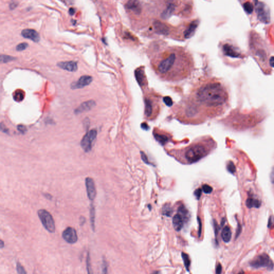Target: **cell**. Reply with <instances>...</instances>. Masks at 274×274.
Returning <instances> with one entry per match:
<instances>
[{"instance_id": "cell-21", "label": "cell", "mask_w": 274, "mask_h": 274, "mask_svg": "<svg viewBox=\"0 0 274 274\" xmlns=\"http://www.w3.org/2000/svg\"><path fill=\"white\" fill-rule=\"evenodd\" d=\"M154 137L155 138L156 140L161 145H164L169 140V138L165 135L158 134L156 133V134H155Z\"/></svg>"}, {"instance_id": "cell-42", "label": "cell", "mask_w": 274, "mask_h": 274, "mask_svg": "<svg viewBox=\"0 0 274 274\" xmlns=\"http://www.w3.org/2000/svg\"><path fill=\"white\" fill-rule=\"evenodd\" d=\"M141 128H143L145 130H148V126L146 123H142L141 124Z\"/></svg>"}, {"instance_id": "cell-31", "label": "cell", "mask_w": 274, "mask_h": 274, "mask_svg": "<svg viewBox=\"0 0 274 274\" xmlns=\"http://www.w3.org/2000/svg\"><path fill=\"white\" fill-rule=\"evenodd\" d=\"M102 273L103 274H108V265L104 259L103 260Z\"/></svg>"}, {"instance_id": "cell-28", "label": "cell", "mask_w": 274, "mask_h": 274, "mask_svg": "<svg viewBox=\"0 0 274 274\" xmlns=\"http://www.w3.org/2000/svg\"><path fill=\"white\" fill-rule=\"evenodd\" d=\"M28 44L27 43H21L18 44L16 47V50L17 51H23L25 50L28 47Z\"/></svg>"}, {"instance_id": "cell-16", "label": "cell", "mask_w": 274, "mask_h": 274, "mask_svg": "<svg viewBox=\"0 0 274 274\" xmlns=\"http://www.w3.org/2000/svg\"><path fill=\"white\" fill-rule=\"evenodd\" d=\"M172 223L176 231H180L183 227V218L180 214H176L173 217Z\"/></svg>"}, {"instance_id": "cell-11", "label": "cell", "mask_w": 274, "mask_h": 274, "mask_svg": "<svg viewBox=\"0 0 274 274\" xmlns=\"http://www.w3.org/2000/svg\"><path fill=\"white\" fill-rule=\"evenodd\" d=\"M93 80V78L90 76H81L78 81L73 82L71 85L72 89H79L81 88L86 86L88 85Z\"/></svg>"}, {"instance_id": "cell-4", "label": "cell", "mask_w": 274, "mask_h": 274, "mask_svg": "<svg viewBox=\"0 0 274 274\" xmlns=\"http://www.w3.org/2000/svg\"><path fill=\"white\" fill-rule=\"evenodd\" d=\"M38 214L44 227L49 232L54 233L55 231V224L51 214L45 209L39 210Z\"/></svg>"}, {"instance_id": "cell-9", "label": "cell", "mask_w": 274, "mask_h": 274, "mask_svg": "<svg viewBox=\"0 0 274 274\" xmlns=\"http://www.w3.org/2000/svg\"><path fill=\"white\" fill-rule=\"evenodd\" d=\"M85 185L87 196L91 201L94 200L96 195V190L94 180L90 177H87L85 180Z\"/></svg>"}, {"instance_id": "cell-38", "label": "cell", "mask_w": 274, "mask_h": 274, "mask_svg": "<svg viewBox=\"0 0 274 274\" xmlns=\"http://www.w3.org/2000/svg\"><path fill=\"white\" fill-rule=\"evenodd\" d=\"M241 231V227L240 224H238V227H237V232H236V238H237L239 236L240 234Z\"/></svg>"}, {"instance_id": "cell-5", "label": "cell", "mask_w": 274, "mask_h": 274, "mask_svg": "<svg viewBox=\"0 0 274 274\" xmlns=\"http://www.w3.org/2000/svg\"><path fill=\"white\" fill-rule=\"evenodd\" d=\"M206 153L205 148L203 146L197 145L187 150L185 157L190 162H195L202 158Z\"/></svg>"}, {"instance_id": "cell-17", "label": "cell", "mask_w": 274, "mask_h": 274, "mask_svg": "<svg viewBox=\"0 0 274 274\" xmlns=\"http://www.w3.org/2000/svg\"><path fill=\"white\" fill-rule=\"evenodd\" d=\"M231 235H232V233H231L230 227L227 226L224 227V229H223L222 233H221V237L225 243H229L231 240Z\"/></svg>"}, {"instance_id": "cell-45", "label": "cell", "mask_w": 274, "mask_h": 274, "mask_svg": "<svg viewBox=\"0 0 274 274\" xmlns=\"http://www.w3.org/2000/svg\"><path fill=\"white\" fill-rule=\"evenodd\" d=\"M4 247V242L2 240H1V243H0V247L1 248H3Z\"/></svg>"}, {"instance_id": "cell-25", "label": "cell", "mask_w": 274, "mask_h": 274, "mask_svg": "<svg viewBox=\"0 0 274 274\" xmlns=\"http://www.w3.org/2000/svg\"><path fill=\"white\" fill-rule=\"evenodd\" d=\"M245 11L248 13L251 14L253 10V5L252 3L249 2H246L243 5Z\"/></svg>"}, {"instance_id": "cell-43", "label": "cell", "mask_w": 274, "mask_h": 274, "mask_svg": "<svg viewBox=\"0 0 274 274\" xmlns=\"http://www.w3.org/2000/svg\"><path fill=\"white\" fill-rule=\"evenodd\" d=\"M273 224H274V221H273V218L271 217L269 218V223H268V227H270L273 225Z\"/></svg>"}, {"instance_id": "cell-34", "label": "cell", "mask_w": 274, "mask_h": 274, "mask_svg": "<svg viewBox=\"0 0 274 274\" xmlns=\"http://www.w3.org/2000/svg\"><path fill=\"white\" fill-rule=\"evenodd\" d=\"M17 129L19 131H20L22 133H24L26 131L27 129L26 128L25 126L23 125H19L17 126Z\"/></svg>"}, {"instance_id": "cell-20", "label": "cell", "mask_w": 274, "mask_h": 274, "mask_svg": "<svg viewBox=\"0 0 274 274\" xmlns=\"http://www.w3.org/2000/svg\"><path fill=\"white\" fill-rule=\"evenodd\" d=\"M90 221L91 227L93 231L95 232V208L93 205L90 206Z\"/></svg>"}, {"instance_id": "cell-27", "label": "cell", "mask_w": 274, "mask_h": 274, "mask_svg": "<svg viewBox=\"0 0 274 274\" xmlns=\"http://www.w3.org/2000/svg\"><path fill=\"white\" fill-rule=\"evenodd\" d=\"M227 169L231 174H234L235 171V167L234 163L230 161L227 164Z\"/></svg>"}, {"instance_id": "cell-10", "label": "cell", "mask_w": 274, "mask_h": 274, "mask_svg": "<svg viewBox=\"0 0 274 274\" xmlns=\"http://www.w3.org/2000/svg\"><path fill=\"white\" fill-rule=\"evenodd\" d=\"M223 51L224 55L232 58H240L242 56L240 52L235 47L229 43L223 45Z\"/></svg>"}, {"instance_id": "cell-8", "label": "cell", "mask_w": 274, "mask_h": 274, "mask_svg": "<svg viewBox=\"0 0 274 274\" xmlns=\"http://www.w3.org/2000/svg\"><path fill=\"white\" fill-rule=\"evenodd\" d=\"M63 239L69 244H73L78 241L77 231L72 227H68L62 233Z\"/></svg>"}, {"instance_id": "cell-35", "label": "cell", "mask_w": 274, "mask_h": 274, "mask_svg": "<svg viewBox=\"0 0 274 274\" xmlns=\"http://www.w3.org/2000/svg\"><path fill=\"white\" fill-rule=\"evenodd\" d=\"M222 270V265L220 263H219V264H218V265H217L216 268V274H221Z\"/></svg>"}, {"instance_id": "cell-47", "label": "cell", "mask_w": 274, "mask_h": 274, "mask_svg": "<svg viewBox=\"0 0 274 274\" xmlns=\"http://www.w3.org/2000/svg\"><path fill=\"white\" fill-rule=\"evenodd\" d=\"M152 274H161V273L159 271H155Z\"/></svg>"}, {"instance_id": "cell-7", "label": "cell", "mask_w": 274, "mask_h": 274, "mask_svg": "<svg viewBox=\"0 0 274 274\" xmlns=\"http://www.w3.org/2000/svg\"><path fill=\"white\" fill-rule=\"evenodd\" d=\"M255 11L258 19L265 23H268L270 21V13L269 9L265 4L260 2H256Z\"/></svg>"}, {"instance_id": "cell-12", "label": "cell", "mask_w": 274, "mask_h": 274, "mask_svg": "<svg viewBox=\"0 0 274 274\" xmlns=\"http://www.w3.org/2000/svg\"><path fill=\"white\" fill-rule=\"evenodd\" d=\"M155 101H156V99L150 95H147L145 98V114L146 117H150L152 115Z\"/></svg>"}, {"instance_id": "cell-14", "label": "cell", "mask_w": 274, "mask_h": 274, "mask_svg": "<svg viewBox=\"0 0 274 274\" xmlns=\"http://www.w3.org/2000/svg\"><path fill=\"white\" fill-rule=\"evenodd\" d=\"M95 106V102L93 100H88L81 103V104L75 110L76 114H80L84 112L89 111Z\"/></svg>"}, {"instance_id": "cell-18", "label": "cell", "mask_w": 274, "mask_h": 274, "mask_svg": "<svg viewBox=\"0 0 274 274\" xmlns=\"http://www.w3.org/2000/svg\"><path fill=\"white\" fill-rule=\"evenodd\" d=\"M246 205L249 208L253 207L259 208L261 206V201L253 198H248L246 202Z\"/></svg>"}, {"instance_id": "cell-19", "label": "cell", "mask_w": 274, "mask_h": 274, "mask_svg": "<svg viewBox=\"0 0 274 274\" xmlns=\"http://www.w3.org/2000/svg\"><path fill=\"white\" fill-rule=\"evenodd\" d=\"M25 97V93L23 90H17L13 93V99L17 102H21Z\"/></svg>"}, {"instance_id": "cell-2", "label": "cell", "mask_w": 274, "mask_h": 274, "mask_svg": "<svg viewBox=\"0 0 274 274\" xmlns=\"http://www.w3.org/2000/svg\"><path fill=\"white\" fill-rule=\"evenodd\" d=\"M228 96L225 87L217 81L202 84L195 92V101L207 107H218L225 104Z\"/></svg>"}, {"instance_id": "cell-23", "label": "cell", "mask_w": 274, "mask_h": 274, "mask_svg": "<svg viewBox=\"0 0 274 274\" xmlns=\"http://www.w3.org/2000/svg\"><path fill=\"white\" fill-rule=\"evenodd\" d=\"M182 257L183 260L184 261V265L185 266V268L188 271L189 270H190V266L191 265V261H190V259L189 258V257L187 254H185L184 252L182 253Z\"/></svg>"}, {"instance_id": "cell-44", "label": "cell", "mask_w": 274, "mask_h": 274, "mask_svg": "<svg viewBox=\"0 0 274 274\" xmlns=\"http://www.w3.org/2000/svg\"><path fill=\"white\" fill-rule=\"evenodd\" d=\"M17 3L16 2H13L11 4H10V8H11V9H13L14 8H15L16 7H17Z\"/></svg>"}, {"instance_id": "cell-40", "label": "cell", "mask_w": 274, "mask_h": 274, "mask_svg": "<svg viewBox=\"0 0 274 274\" xmlns=\"http://www.w3.org/2000/svg\"><path fill=\"white\" fill-rule=\"evenodd\" d=\"M75 11H76V10H75L74 8H70L69 9V10H68V13H69V14H70V15H73L74 14Z\"/></svg>"}, {"instance_id": "cell-33", "label": "cell", "mask_w": 274, "mask_h": 274, "mask_svg": "<svg viewBox=\"0 0 274 274\" xmlns=\"http://www.w3.org/2000/svg\"><path fill=\"white\" fill-rule=\"evenodd\" d=\"M202 190L200 188H198L194 192V196L196 197L197 199H199L201 197Z\"/></svg>"}, {"instance_id": "cell-41", "label": "cell", "mask_w": 274, "mask_h": 274, "mask_svg": "<svg viewBox=\"0 0 274 274\" xmlns=\"http://www.w3.org/2000/svg\"><path fill=\"white\" fill-rule=\"evenodd\" d=\"M270 65H271V67H274V57H270Z\"/></svg>"}, {"instance_id": "cell-30", "label": "cell", "mask_w": 274, "mask_h": 274, "mask_svg": "<svg viewBox=\"0 0 274 274\" xmlns=\"http://www.w3.org/2000/svg\"><path fill=\"white\" fill-rule=\"evenodd\" d=\"M14 59L13 57H11L10 56L8 55H1V61L3 63H7L10 62L11 61H13Z\"/></svg>"}, {"instance_id": "cell-15", "label": "cell", "mask_w": 274, "mask_h": 274, "mask_svg": "<svg viewBox=\"0 0 274 274\" xmlns=\"http://www.w3.org/2000/svg\"><path fill=\"white\" fill-rule=\"evenodd\" d=\"M57 65L61 68L70 72L76 71L78 69L77 63L74 61L61 62L57 63Z\"/></svg>"}, {"instance_id": "cell-6", "label": "cell", "mask_w": 274, "mask_h": 274, "mask_svg": "<svg viewBox=\"0 0 274 274\" xmlns=\"http://www.w3.org/2000/svg\"><path fill=\"white\" fill-rule=\"evenodd\" d=\"M97 131L92 129L86 133L81 139L80 145L85 152H89L92 150L93 143L97 137Z\"/></svg>"}, {"instance_id": "cell-1", "label": "cell", "mask_w": 274, "mask_h": 274, "mask_svg": "<svg viewBox=\"0 0 274 274\" xmlns=\"http://www.w3.org/2000/svg\"><path fill=\"white\" fill-rule=\"evenodd\" d=\"M192 56L182 47H169L153 58L154 71L163 80L180 81L188 77L194 67Z\"/></svg>"}, {"instance_id": "cell-22", "label": "cell", "mask_w": 274, "mask_h": 274, "mask_svg": "<svg viewBox=\"0 0 274 274\" xmlns=\"http://www.w3.org/2000/svg\"><path fill=\"white\" fill-rule=\"evenodd\" d=\"M86 269L87 271V274H93V270L92 268L90 256V253L89 252L87 253V257H86Z\"/></svg>"}, {"instance_id": "cell-29", "label": "cell", "mask_w": 274, "mask_h": 274, "mask_svg": "<svg viewBox=\"0 0 274 274\" xmlns=\"http://www.w3.org/2000/svg\"><path fill=\"white\" fill-rule=\"evenodd\" d=\"M202 191L206 194H210L213 191V188L207 184H205L202 186Z\"/></svg>"}, {"instance_id": "cell-46", "label": "cell", "mask_w": 274, "mask_h": 274, "mask_svg": "<svg viewBox=\"0 0 274 274\" xmlns=\"http://www.w3.org/2000/svg\"><path fill=\"white\" fill-rule=\"evenodd\" d=\"M85 222V218L83 217H81V218H80V223H81V225H83Z\"/></svg>"}, {"instance_id": "cell-3", "label": "cell", "mask_w": 274, "mask_h": 274, "mask_svg": "<svg viewBox=\"0 0 274 274\" xmlns=\"http://www.w3.org/2000/svg\"><path fill=\"white\" fill-rule=\"evenodd\" d=\"M250 265L254 268H267L268 270H272L274 268V262L270 259L269 256L263 253L254 258L250 262Z\"/></svg>"}, {"instance_id": "cell-24", "label": "cell", "mask_w": 274, "mask_h": 274, "mask_svg": "<svg viewBox=\"0 0 274 274\" xmlns=\"http://www.w3.org/2000/svg\"><path fill=\"white\" fill-rule=\"evenodd\" d=\"M162 213L163 215L167 216H170L172 213V209L170 205L169 204H166L162 208Z\"/></svg>"}, {"instance_id": "cell-39", "label": "cell", "mask_w": 274, "mask_h": 274, "mask_svg": "<svg viewBox=\"0 0 274 274\" xmlns=\"http://www.w3.org/2000/svg\"><path fill=\"white\" fill-rule=\"evenodd\" d=\"M270 180H271V181L272 182V183H274V168L273 169V170H272V171H271V172Z\"/></svg>"}, {"instance_id": "cell-13", "label": "cell", "mask_w": 274, "mask_h": 274, "mask_svg": "<svg viewBox=\"0 0 274 274\" xmlns=\"http://www.w3.org/2000/svg\"><path fill=\"white\" fill-rule=\"evenodd\" d=\"M21 34L25 38L30 39L35 43H38L40 41V35L35 30L24 29L21 31Z\"/></svg>"}, {"instance_id": "cell-32", "label": "cell", "mask_w": 274, "mask_h": 274, "mask_svg": "<svg viewBox=\"0 0 274 274\" xmlns=\"http://www.w3.org/2000/svg\"><path fill=\"white\" fill-rule=\"evenodd\" d=\"M140 153H141V158H142V160H143V161L145 163H146V164H150L148 159L147 158V155L145 154V153H144L143 152H141Z\"/></svg>"}, {"instance_id": "cell-36", "label": "cell", "mask_w": 274, "mask_h": 274, "mask_svg": "<svg viewBox=\"0 0 274 274\" xmlns=\"http://www.w3.org/2000/svg\"><path fill=\"white\" fill-rule=\"evenodd\" d=\"M198 223H199V231H198V235L199 237H200V235H201V227H202V224H201V221L200 218L199 217H198Z\"/></svg>"}, {"instance_id": "cell-26", "label": "cell", "mask_w": 274, "mask_h": 274, "mask_svg": "<svg viewBox=\"0 0 274 274\" xmlns=\"http://www.w3.org/2000/svg\"><path fill=\"white\" fill-rule=\"evenodd\" d=\"M16 270L18 274H27L24 267L19 262L16 263Z\"/></svg>"}, {"instance_id": "cell-37", "label": "cell", "mask_w": 274, "mask_h": 274, "mask_svg": "<svg viewBox=\"0 0 274 274\" xmlns=\"http://www.w3.org/2000/svg\"><path fill=\"white\" fill-rule=\"evenodd\" d=\"M164 101H165V102L167 104V105L169 106H170L172 105V101H171V99L169 98L164 99Z\"/></svg>"}]
</instances>
